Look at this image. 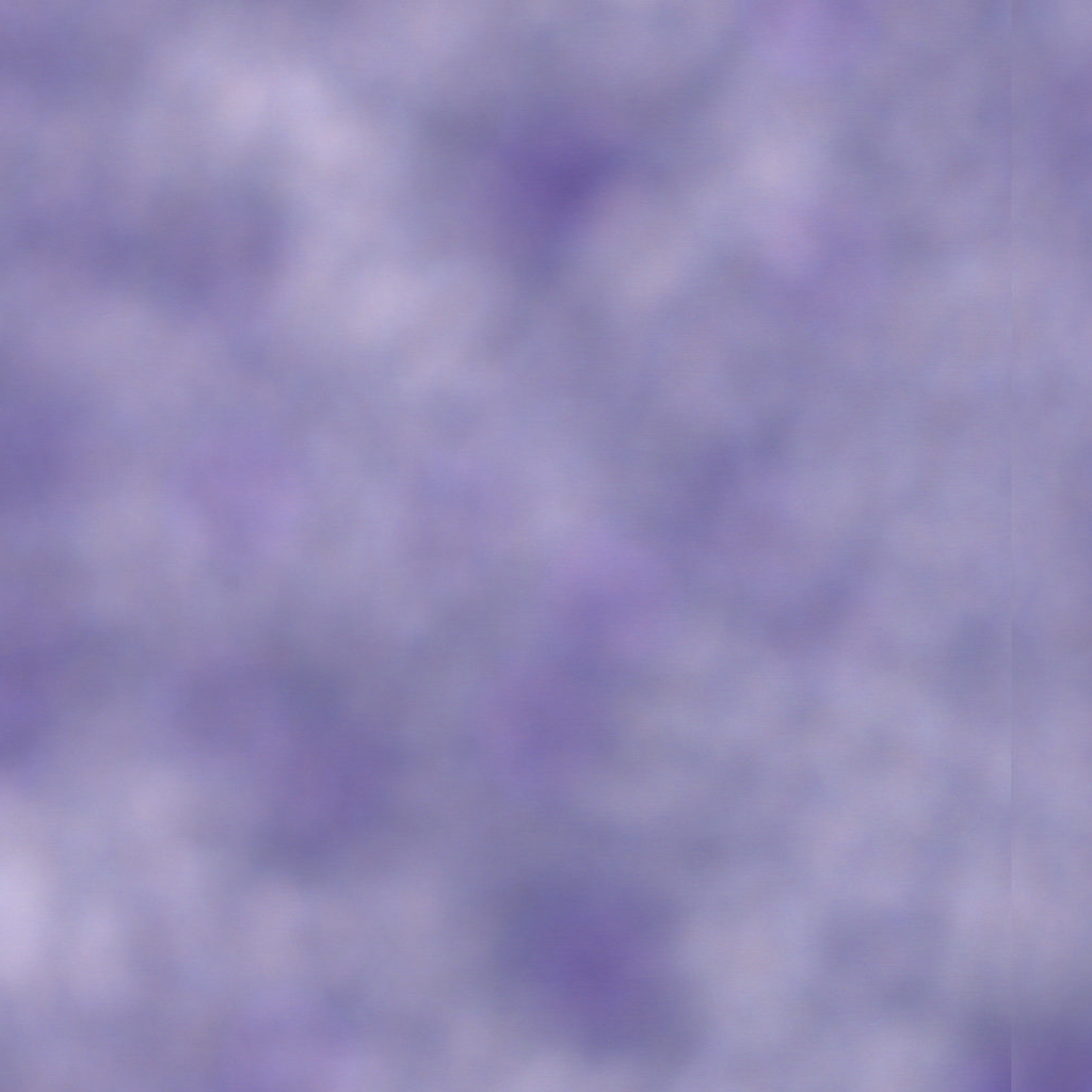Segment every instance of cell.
<instances>
[{"label":"cell","mask_w":1092,"mask_h":1092,"mask_svg":"<svg viewBox=\"0 0 1092 1092\" xmlns=\"http://www.w3.org/2000/svg\"><path fill=\"white\" fill-rule=\"evenodd\" d=\"M243 1032L240 1057L245 1082L259 1089H320L337 1083L351 1062L344 1018L315 995L264 996Z\"/></svg>","instance_id":"1"},{"label":"cell","mask_w":1092,"mask_h":1092,"mask_svg":"<svg viewBox=\"0 0 1092 1092\" xmlns=\"http://www.w3.org/2000/svg\"><path fill=\"white\" fill-rule=\"evenodd\" d=\"M1019 1075L1032 1089H1081L1090 1074L1089 1051L1082 1039L1059 1024L1029 1028L1019 1039Z\"/></svg>","instance_id":"2"}]
</instances>
